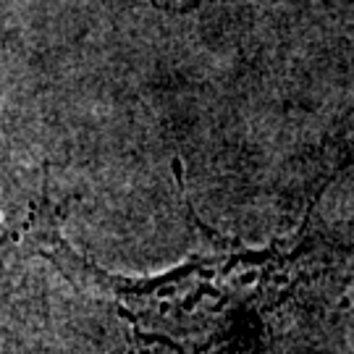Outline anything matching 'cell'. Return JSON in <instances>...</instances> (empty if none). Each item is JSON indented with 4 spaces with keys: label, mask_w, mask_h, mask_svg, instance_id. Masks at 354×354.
<instances>
[{
    "label": "cell",
    "mask_w": 354,
    "mask_h": 354,
    "mask_svg": "<svg viewBox=\"0 0 354 354\" xmlns=\"http://www.w3.org/2000/svg\"><path fill=\"white\" fill-rule=\"evenodd\" d=\"M320 194L313 200L294 239L268 250H244L215 234L200 223L187 203L192 226L203 236L200 250L171 273L142 281L111 276L76 254L61 236L58 207L45 197L29 210L21 236L32 252L48 257L74 283L111 294L140 339L165 344L178 354H200L226 333L239 330L250 317H260L276 307L283 294L304 281L313 260L326 247L323 234L313 231Z\"/></svg>",
    "instance_id": "cell-1"
},
{
    "label": "cell",
    "mask_w": 354,
    "mask_h": 354,
    "mask_svg": "<svg viewBox=\"0 0 354 354\" xmlns=\"http://www.w3.org/2000/svg\"><path fill=\"white\" fill-rule=\"evenodd\" d=\"M152 3L163 11H192L203 3H215V0H152Z\"/></svg>",
    "instance_id": "cell-2"
},
{
    "label": "cell",
    "mask_w": 354,
    "mask_h": 354,
    "mask_svg": "<svg viewBox=\"0 0 354 354\" xmlns=\"http://www.w3.org/2000/svg\"><path fill=\"white\" fill-rule=\"evenodd\" d=\"M6 165H8V160H6V142H3V121H0V200H3V184H6ZM0 241H3V236H0Z\"/></svg>",
    "instance_id": "cell-3"
}]
</instances>
